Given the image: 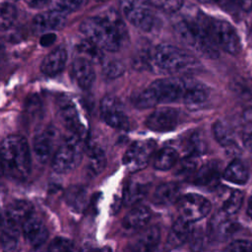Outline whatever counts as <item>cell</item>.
Here are the masks:
<instances>
[{"mask_svg":"<svg viewBox=\"0 0 252 252\" xmlns=\"http://www.w3.org/2000/svg\"><path fill=\"white\" fill-rule=\"evenodd\" d=\"M81 32L87 40L99 49L115 52L127 40V30L121 18L114 11L85 19L80 25Z\"/></svg>","mask_w":252,"mask_h":252,"instance_id":"1","label":"cell"},{"mask_svg":"<svg viewBox=\"0 0 252 252\" xmlns=\"http://www.w3.org/2000/svg\"><path fill=\"white\" fill-rule=\"evenodd\" d=\"M191 82L192 79L177 76L161 78L133 95L131 101L139 109H146L159 103L183 102Z\"/></svg>","mask_w":252,"mask_h":252,"instance_id":"2","label":"cell"},{"mask_svg":"<svg viewBox=\"0 0 252 252\" xmlns=\"http://www.w3.org/2000/svg\"><path fill=\"white\" fill-rule=\"evenodd\" d=\"M199 61L190 52L170 44H159L149 54V69L164 75H181L197 71Z\"/></svg>","mask_w":252,"mask_h":252,"instance_id":"3","label":"cell"},{"mask_svg":"<svg viewBox=\"0 0 252 252\" xmlns=\"http://www.w3.org/2000/svg\"><path fill=\"white\" fill-rule=\"evenodd\" d=\"M3 173L15 180H25L31 173V152L21 135H10L1 144Z\"/></svg>","mask_w":252,"mask_h":252,"instance_id":"4","label":"cell"},{"mask_svg":"<svg viewBox=\"0 0 252 252\" xmlns=\"http://www.w3.org/2000/svg\"><path fill=\"white\" fill-rule=\"evenodd\" d=\"M174 31L182 42L200 54L210 58L219 56L218 47L209 38L197 15L180 20L175 24Z\"/></svg>","mask_w":252,"mask_h":252,"instance_id":"5","label":"cell"},{"mask_svg":"<svg viewBox=\"0 0 252 252\" xmlns=\"http://www.w3.org/2000/svg\"><path fill=\"white\" fill-rule=\"evenodd\" d=\"M196 15L209 38L218 48L229 54H237L240 51V39L232 25L224 20L210 18L203 13Z\"/></svg>","mask_w":252,"mask_h":252,"instance_id":"6","label":"cell"},{"mask_svg":"<svg viewBox=\"0 0 252 252\" xmlns=\"http://www.w3.org/2000/svg\"><path fill=\"white\" fill-rule=\"evenodd\" d=\"M82 139L70 135L56 150L52 158V168L57 173H67L73 170L82 158Z\"/></svg>","mask_w":252,"mask_h":252,"instance_id":"7","label":"cell"},{"mask_svg":"<svg viewBox=\"0 0 252 252\" xmlns=\"http://www.w3.org/2000/svg\"><path fill=\"white\" fill-rule=\"evenodd\" d=\"M120 10L126 20L143 32H150L155 24L153 5L148 0H120Z\"/></svg>","mask_w":252,"mask_h":252,"instance_id":"8","label":"cell"},{"mask_svg":"<svg viewBox=\"0 0 252 252\" xmlns=\"http://www.w3.org/2000/svg\"><path fill=\"white\" fill-rule=\"evenodd\" d=\"M212 205L205 197L190 193L179 199L177 210L182 220L188 222H195L204 219L210 213Z\"/></svg>","mask_w":252,"mask_h":252,"instance_id":"9","label":"cell"},{"mask_svg":"<svg viewBox=\"0 0 252 252\" xmlns=\"http://www.w3.org/2000/svg\"><path fill=\"white\" fill-rule=\"evenodd\" d=\"M100 113L104 122L112 128L126 130L129 118L120 99L114 95H105L100 101Z\"/></svg>","mask_w":252,"mask_h":252,"instance_id":"10","label":"cell"},{"mask_svg":"<svg viewBox=\"0 0 252 252\" xmlns=\"http://www.w3.org/2000/svg\"><path fill=\"white\" fill-rule=\"evenodd\" d=\"M156 150L154 141H137L126 151L123 163L133 172L141 170L147 166Z\"/></svg>","mask_w":252,"mask_h":252,"instance_id":"11","label":"cell"},{"mask_svg":"<svg viewBox=\"0 0 252 252\" xmlns=\"http://www.w3.org/2000/svg\"><path fill=\"white\" fill-rule=\"evenodd\" d=\"M180 121V112L172 107H161L155 110L146 120V126L156 132L174 130Z\"/></svg>","mask_w":252,"mask_h":252,"instance_id":"12","label":"cell"},{"mask_svg":"<svg viewBox=\"0 0 252 252\" xmlns=\"http://www.w3.org/2000/svg\"><path fill=\"white\" fill-rule=\"evenodd\" d=\"M56 137L57 131L51 126H48L35 134L32 141V150L36 159L39 162L45 163L50 158Z\"/></svg>","mask_w":252,"mask_h":252,"instance_id":"13","label":"cell"},{"mask_svg":"<svg viewBox=\"0 0 252 252\" xmlns=\"http://www.w3.org/2000/svg\"><path fill=\"white\" fill-rule=\"evenodd\" d=\"M23 234L27 242L32 247L41 246L48 237V230L41 219L32 215L22 225Z\"/></svg>","mask_w":252,"mask_h":252,"instance_id":"14","label":"cell"},{"mask_svg":"<svg viewBox=\"0 0 252 252\" xmlns=\"http://www.w3.org/2000/svg\"><path fill=\"white\" fill-rule=\"evenodd\" d=\"M65 23V14L55 10H50L35 16L32 20V28L35 33H45L63 28Z\"/></svg>","mask_w":252,"mask_h":252,"instance_id":"15","label":"cell"},{"mask_svg":"<svg viewBox=\"0 0 252 252\" xmlns=\"http://www.w3.org/2000/svg\"><path fill=\"white\" fill-rule=\"evenodd\" d=\"M70 74L77 86L84 90L90 89L95 79L92 61L85 57L76 58L73 61Z\"/></svg>","mask_w":252,"mask_h":252,"instance_id":"16","label":"cell"},{"mask_svg":"<svg viewBox=\"0 0 252 252\" xmlns=\"http://www.w3.org/2000/svg\"><path fill=\"white\" fill-rule=\"evenodd\" d=\"M32 215V206L24 200H16L10 203L5 212L3 220L16 227L23 225L24 222Z\"/></svg>","mask_w":252,"mask_h":252,"instance_id":"17","label":"cell"},{"mask_svg":"<svg viewBox=\"0 0 252 252\" xmlns=\"http://www.w3.org/2000/svg\"><path fill=\"white\" fill-rule=\"evenodd\" d=\"M60 117L65 127L70 132V135L81 138L86 136V130L81 122L77 108L70 102H64L60 106Z\"/></svg>","mask_w":252,"mask_h":252,"instance_id":"18","label":"cell"},{"mask_svg":"<svg viewBox=\"0 0 252 252\" xmlns=\"http://www.w3.org/2000/svg\"><path fill=\"white\" fill-rule=\"evenodd\" d=\"M160 241V230L153 225L143 229L136 237L133 248L135 252H154Z\"/></svg>","mask_w":252,"mask_h":252,"instance_id":"19","label":"cell"},{"mask_svg":"<svg viewBox=\"0 0 252 252\" xmlns=\"http://www.w3.org/2000/svg\"><path fill=\"white\" fill-rule=\"evenodd\" d=\"M220 166L217 162L211 161L200 168L192 176V181L198 186L207 188H215L220 181Z\"/></svg>","mask_w":252,"mask_h":252,"instance_id":"20","label":"cell"},{"mask_svg":"<svg viewBox=\"0 0 252 252\" xmlns=\"http://www.w3.org/2000/svg\"><path fill=\"white\" fill-rule=\"evenodd\" d=\"M66 61V49L62 46H59L44 57L40 65V70L47 76H55L64 69Z\"/></svg>","mask_w":252,"mask_h":252,"instance_id":"21","label":"cell"},{"mask_svg":"<svg viewBox=\"0 0 252 252\" xmlns=\"http://www.w3.org/2000/svg\"><path fill=\"white\" fill-rule=\"evenodd\" d=\"M151 220V211L144 205L134 206L123 219L122 224L126 230H137L145 227Z\"/></svg>","mask_w":252,"mask_h":252,"instance_id":"22","label":"cell"},{"mask_svg":"<svg viewBox=\"0 0 252 252\" xmlns=\"http://www.w3.org/2000/svg\"><path fill=\"white\" fill-rule=\"evenodd\" d=\"M150 181L142 177H133L125 186L123 200L127 205H135L139 203L148 193Z\"/></svg>","mask_w":252,"mask_h":252,"instance_id":"23","label":"cell"},{"mask_svg":"<svg viewBox=\"0 0 252 252\" xmlns=\"http://www.w3.org/2000/svg\"><path fill=\"white\" fill-rule=\"evenodd\" d=\"M180 199V188L174 182L158 185L153 194V202L157 206H168Z\"/></svg>","mask_w":252,"mask_h":252,"instance_id":"24","label":"cell"},{"mask_svg":"<svg viewBox=\"0 0 252 252\" xmlns=\"http://www.w3.org/2000/svg\"><path fill=\"white\" fill-rule=\"evenodd\" d=\"M235 229V224L231 217L225 215L221 211L214 216L211 221V231L213 236L223 239L228 237Z\"/></svg>","mask_w":252,"mask_h":252,"instance_id":"25","label":"cell"},{"mask_svg":"<svg viewBox=\"0 0 252 252\" xmlns=\"http://www.w3.org/2000/svg\"><path fill=\"white\" fill-rule=\"evenodd\" d=\"M192 231L193 228L191 226V223L179 218L172 224L167 240L168 245H170L171 247H176L183 244L190 239Z\"/></svg>","mask_w":252,"mask_h":252,"instance_id":"26","label":"cell"},{"mask_svg":"<svg viewBox=\"0 0 252 252\" xmlns=\"http://www.w3.org/2000/svg\"><path fill=\"white\" fill-rule=\"evenodd\" d=\"M1 248L2 252H20L19 227L2 221L1 230Z\"/></svg>","mask_w":252,"mask_h":252,"instance_id":"27","label":"cell"},{"mask_svg":"<svg viewBox=\"0 0 252 252\" xmlns=\"http://www.w3.org/2000/svg\"><path fill=\"white\" fill-rule=\"evenodd\" d=\"M208 97H209L208 88L202 83L192 80L183 102L188 107L193 108L205 103Z\"/></svg>","mask_w":252,"mask_h":252,"instance_id":"28","label":"cell"},{"mask_svg":"<svg viewBox=\"0 0 252 252\" xmlns=\"http://www.w3.org/2000/svg\"><path fill=\"white\" fill-rule=\"evenodd\" d=\"M68 207L75 213H82L87 206V191L82 186H71L65 193Z\"/></svg>","mask_w":252,"mask_h":252,"instance_id":"29","label":"cell"},{"mask_svg":"<svg viewBox=\"0 0 252 252\" xmlns=\"http://www.w3.org/2000/svg\"><path fill=\"white\" fill-rule=\"evenodd\" d=\"M222 177L231 183L245 184L248 180V170L241 160L233 159L224 169Z\"/></svg>","mask_w":252,"mask_h":252,"instance_id":"30","label":"cell"},{"mask_svg":"<svg viewBox=\"0 0 252 252\" xmlns=\"http://www.w3.org/2000/svg\"><path fill=\"white\" fill-rule=\"evenodd\" d=\"M178 159V153L171 147L160 149L155 156L154 167L158 170H168L172 168Z\"/></svg>","mask_w":252,"mask_h":252,"instance_id":"31","label":"cell"},{"mask_svg":"<svg viewBox=\"0 0 252 252\" xmlns=\"http://www.w3.org/2000/svg\"><path fill=\"white\" fill-rule=\"evenodd\" d=\"M243 202V193L239 190H228L224 192L221 199L220 211L225 215L232 217L235 215Z\"/></svg>","mask_w":252,"mask_h":252,"instance_id":"32","label":"cell"},{"mask_svg":"<svg viewBox=\"0 0 252 252\" xmlns=\"http://www.w3.org/2000/svg\"><path fill=\"white\" fill-rule=\"evenodd\" d=\"M213 133L216 140L225 148L236 147V139L233 131L223 122L217 121L213 126Z\"/></svg>","mask_w":252,"mask_h":252,"instance_id":"33","label":"cell"},{"mask_svg":"<svg viewBox=\"0 0 252 252\" xmlns=\"http://www.w3.org/2000/svg\"><path fill=\"white\" fill-rule=\"evenodd\" d=\"M106 157L104 152L98 148L94 147L89 152V160L87 170L91 176H95L99 174L105 167Z\"/></svg>","mask_w":252,"mask_h":252,"instance_id":"34","label":"cell"},{"mask_svg":"<svg viewBox=\"0 0 252 252\" xmlns=\"http://www.w3.org/2000/svg\"><path fill=\"white\" fill-rule=\"evenodd\" d=\"M185 157H197L204 154L206 151V143L200 132L190 134L184 143Z\"/></svg>","mask_w":252,"mask_h":252,"instance_id":"35","label":"cell"},{"mask_svg":"<svg viewBox=\"0 0 252 252\" xmlns=\"http://www.w3.org/2000/svg\"><path fill=\"white\" fill-rule=\"evenodd\" d=\"M198 170L197 157H184L176 166L175 175L180 177L193 176Z\"/></svg>","mask_w":252,"mask_h":252,"instance_id":"36","label":"cell"},{"mask_svg":"<svg viewBox=\"0 0 252 252\" xmlns=\"http://www.w3.org/2000/svg\"><path fill=\"white\" fill-rule=\"evenodd\" d=\"M17 19L16 7L8 2H4L1 5L0 13V26L2 30H8L13 26Z\"/></svg>","mask_w":252,"mask_h":252,"instance_id":"37","label":"cell"},{"mask_svg":"<svg viewBox=\"0 0 252 252\" xmlns=\"http://www.w3.org/2000/svg\"><path fill=\"white\" fill-rule=\"evenodd\" d=\"M86 2L87 0H51V10H55L66 15L80 9Z\"/></svg>","mask_w":252,"mask_h":252,"instance_id":"38","label":"cell"},{"mask_svg":"<svg viewBox=\"0 0 252 252\" xmlns=\"http://www.w3.org/2000/svg\"><path fill=\"white\" fill-rule=\"evenodd\" d=\"M125 71L124 64L117 59H109L104 61L102 65V74L107 79H116Z\"/></svg>","mask_w":252,"mask_h":252,"instance_id":"39","label":"cell"},{"mask_svg":"<svg viewBox=\"0 0 252 252\" xmlns=\"http://www.w3.org/2000/svg\"><path fill=\"white\" fill-rule=\"evenodd\" d=\"M74 244L64 237L54 238L47 247V252H73Z\"/></svg>","mask_w":252,"mask_h":252,"instance_id":"40","label":"cell"},{"mask_svg":"<svg viewBox=\"0 0 252 252\" xmlns=\"http://www.w3.org/2000/svg\"><path fill=\"white\" fill-rule=\"evenodd\" d=\"M154 7L164 12L173 13L179 10L183 4V0H148Z\"/></svg>","mask_w":252,"mask_h":252,"instance_id":"41","label":"cell"},{"mask_svg":"<svg viewBox=\"0 0 252 252\" xmlns=\"http://www.w3.org/2000/svg\"><path fill=\"white\" fill-rule=\"evenodd\" d=\"M79 49H80L81 52H83L84 54L87 55V57H85V58L89 59L90 61L92 59H94V60L98 61L101 58V56H102L101 52H100L101 49H99L97 46H95L94 44H93L89 40H87L86 42H83L82 44H80Z\"/></svg>","mask_w":252,"mask_h":252,"instance_id":"42","label":"cell"},{"mask_svg":"<svg viewBox=\"0 0 252 252\" xmlns=\"http://www.w3.org/2000/svg\"><path fill=\"white\" fill-rule=\"evenodd\" d=\"M224 252H252L251 239H237L225 248Z\"/></svg>","mask_w":252,"mask_h":252,"instance_id":"43","label":"cell"},{"mask_svg":"<svg viewBox=\"0 0 252 252\" xmlns=\"http://www.w3.org/2000/svg\"><path fill=\"white\" fill-rule=\"evenodd\" d=\"M40 108H41V103L37 96H32L28 99L26 103V110L28 114L32 115V117L37 115V113L40 112Z\"/></svg>","mask_w":252,"mask_h":252,"instance_id":"44","label":"cell"},{"mask_svg":"<svg viewBox=\"0 0 252 252\" xmlns=\"http://www.w3.org/2000/svg\"><path fill=\"white\" fill-rule=\"evenodd\" d=\"M242 140L248 150L252 152V121L248 122L244 127L242 133Z\"/></svg>","mask_w":252,"mask_h":252,"instance_id":"45","label":"cell"},{"mask_svg":"<svg viewBox=\"0 0 252 252\" xmlns=\"http://www.w3.org/2000/svg\"><path fill=\"white\" fill-rule=\"evenodd\" d=\"M56 40V35L53 32H47L41 35L39 42L42 46H49Z\"/></svg>","mask_w":252,"mask_h":252,"instance_id":"46","label":"cell"},{"mask_svg":"<svg viewBox=\"0 0 252 252\" xmlns=\"http://www.w3.org/2000/svg\"><path fill=\"white\" fill-rule=\"evenodd\" d=\"M25 2L32 8H41L43 7L47 2L48 0H25Z\"/></svg>","mask_w":252,"mask_h":252,"instance_id":"47","label":"cell"},{"mask_svg":"<svg viewBox=\"0 0 252 252\" xmlns=\"http://www.w3.org/2000/svg\"><path fill=\"white\" fill-rule=\"evenodd\" d=\"M238 3L242 10L249 12L252 9V0H238Z\"/></svg>","mask_w":252,"mask_h":252,"instance_id":"48","label":"cell"},{"mask_svg":"<svg viewBox=\"0 0 252 252\" xmlns=\"http://www.w3.org/2000/svg\"><path fill=\"white\" fill-rule=\"evenodd\" d=\"M81 252H102L100 249L96 248V247H93V246H86L84 247Z\"/></svg>","mask_w":252,"mask_h":252,"instance_id":"49","label":"cell"},{"mask_svg":"<svg viewBox=\"0 0 252 252\" xmlns=\"http://www.w3.org/2000/svg\"><path fill=\"white\" fill-rule=\"evenodd\" d=\"M30 252H47V247L45 248L43 245L37 246V247H33Z\"/></svg>","mask_w":252,"mask_h":252,"instance_id":"50","label":"cell"},{"mask_svg":"<svg viewBox=\"0 0 252 252\" xmlns=\"http://www.w3.org/2000/svg\"><path fill=\"white\" fill-rule=\"evenodd\" d=\"M247 213L249 215V217L252 219V197L250 198L249 202H248V207H247Z\"/></svg>","mask_w":252,"mask_h":252,"instance_id":"51","label":"cell"},{"mask_svg":"<svg viewBox=\"0 0 252 252\" xmlns=\"http://www.w3.org/2000/svg\"><path fill=\"white\" fill-rule=\"evenodd\" d=\"M197 1L202 3H213V2H217L218 0H197Z\"/></svg>","mask_w":252,"mask_h":252,"instance_id":"52","label":"cell"},{"mask_svg":"<svg viewBox=\"0 0 252 252\" xmlns=\"http://www.w3.org/2000/svg\"><path fill=\"white\" fill-rule=\"evenodd\" d=\"M96 1H99V2H103V1H106V0H96Z\"/></svg>","mask_w":252,"mask_h":252,"instance_id":"53","label":"cell"},{"mask_svg":"<svg viewBox=\"0 0 252 252\" xmlns=\"http://www.w3.org/2000/svg\"><path fill=\"white\" fill-rule=\"evenodd\" d=\"M10 1H15V0H10Z\"/></svg>","mask_w":252,"mask_h":252,"instance_id":"54","label":"cell"}]
</instances>
